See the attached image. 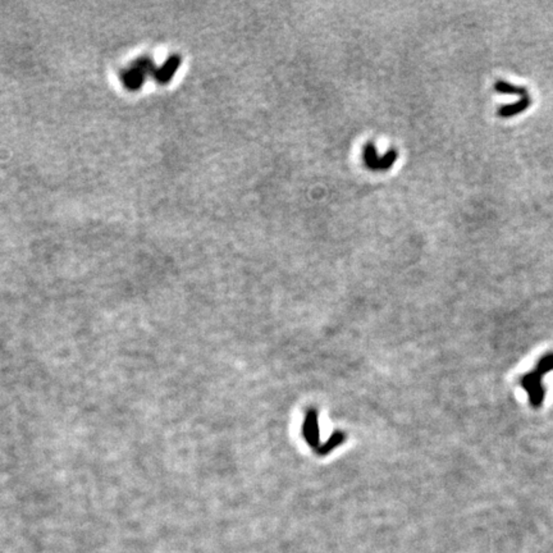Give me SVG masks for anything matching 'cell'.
<instances>
[{"instance_id": "1", "label": "cell", "mask_w": 553, "mask_h": 553, "mask_svg": "<svg viewBox=\"0 0 553 553\" xmlns=\"http://www.w3.org/2000/svg\"><path fill=\"white\" fill-rule=\"evenodd\" d=\"M552 369L553 355H548L546 358L540 360L535 371L527 374V377H524V380H521V385L527 390L529 396H530V403L535 407L540 406L543 403V398H544V390L542 387V378L544 377L547 373Z\"/></svg>"}, {"instance_id": "2", "label": "cell", "mask_w": 553, "mask_h": 553, "mask_svg": "<svg viewBox=\"0 0 553 553\" xmlns=\"http://www.w3.org/2000/svg\"><path fill=\"white\" fill-rule=\"evenodd\" d=\"M182 59L180 55H172L170 58L167 59V62L164 63L158 72H156V78L160 84H167L170 82V78L173 77L176 75L177 70L180 68Z\"/></svg>"}, {"instance_id": "3", "label": "cell", "mask_w": 553, "mask_h": 553, "mask_svg": "<svg viewBox=\"0 0 553 553\" xmlns=\"http://www.w3.org/2000/svg\"><path fill=\"white\" fill-rule=\"evenodd\" d=\"M530 105V99L529 97L527 98H521L519 102L513 103V104L503 105L500 109H498V116L502 118L514 117L516 114H519L521 111H527Z\"/></svg>"}, {"instance_id": "4", "label": "cell", "mask_w": 553, "mask_h": 553, "mask_svg": "<svg viewBox=\"0 0 553 553\" xmlns=\"http://www.w3.org/2000/svg\"><path fill=\"white\" fill-rule=\"evenodd\" d=\"M495 90L500 92V94H505V95H520L521 98H527V89L520 87V86L513 85L508 81H497L495 82Z\"/></svg>"}]
</instances>
